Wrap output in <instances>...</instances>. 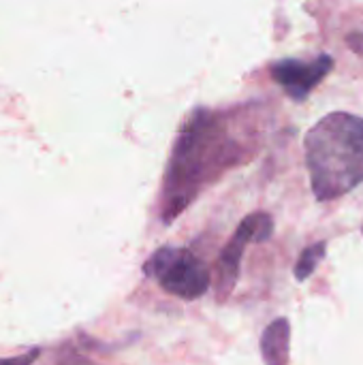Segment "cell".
<instances>
[{
  "mask_svg": "<svg viewBox=\"0 0 363 365\" xmlns=\"http://www.w3.org/2000/svg\"><path fill=\"white\" fill-rule=\"evenodd\" d=\"M306 165L319 201L338 199L363 182V118L336 111L306 135Z\"/></svg>",
  "mask_w": 363,
  "mask_h": 365,
  "instance_id": "7a4b0ae2",
  "label": "cell"
},
{
  "mask_svg": "<svg viewBox=\"0 0 363 365\" xmlns=\"http://www.w3.org/2000/svg\"><path fill=\"white\" fill-rule=\"evenodd\" d=\"M39 357V351H30V353H24L19 357H11V359H0V365H32L34 359Z\"/></svg>",
  "mask_w": 363,
  "mask_h": 365,
  "instance_id": "ba28073f",
  "label": "cell"
},
{
  "mask_svg": "<svg viewBox=\"0 0 363 365\" xmlns=\"http://www.w3.org/2000/svg\"><path fill=\"white\" fill-rule=\"evenodd\" d=\"M323 257H325V244L323 242H319L315 246H308L302 252V257H300V261L295 265V278L297 280H306L310 274H315V269H317V265H319V261Z\"/></svg>",
  "mask_w": 363,
  "mask_h": 365,
  "instance_id": "52a82bcc",
  "label": "cell"
},
{
  "mask_svg": "<svg viewBox=\"0 0 363 365\" xmlns=\"http://www.w3.org/2000/svg\"><path fill=\"white\" fill-rule=\"evenodd\" d=\"M334 58L319 56L317 60H278L272 64V75L278 86L297 103H302L332 71Z\"/></svg>",
  "mask_w": 363,
  "mask_h": 365,
  "instance_id": "5b68a950",
  "label": "cell"
},
{
  "mask_svg": "<svg viewBox=\"0 0 363 365\" xmlns=\"http://www.w3.org/2000/svg\"><path fill=\"white\" fill-rule=\"evenodd\" d=\"M291 325L287 319H276L267 325L261 338V355L265 365H289Z\"/></svg>",
  "mask_w": 363,
  "mask_h": 365,
  "instance_id": "8992f818",
  "label": "cell"
},
{
  "mask_svg": "<svg viewBox=\"0 0 363 365\" xmlns=\"http://www.w3.org/2000/svg\"><path fill=\"white\" fill-rule=\"evenodd\" d=\"M272 231H274V220L270 214L255 212L242 220L235 235L229 240V244L225 246V250L220 252V259H218L216 295L220 299H227L237 282L242 255H244V248L248 246V242H265L272 237Z\"/></svg>",
  "mask_w": 363,
  "mask_h": 365,
  "instance_id": "277c9868",
  "label": "cell"
},
{
  "mask_svg": "<svg viewBox=\"0 0 363 365\" xmlns=\"http://www.w3.org/2000/svg\"><path fill=\"white\" fill-rule=\"evenodd\" d=\"M240 163H244V145L229 133V118L214 111L193 113L167 167L163 220L178 218L210 180Z\"/></svg>",
  "mask_w": 363,
  "mask_h": 365,
  "instance_id": "6da1fadb",
  "label": "cell"
},
{
  "mask_svg": "<svg viewBox=\"0 0 363 365\" xmlns=\"http://www.w3.org/2000/svg\"><path fill=\"white\" fill-rule=\"evenodd\" d=\"M145 276H152L160 287L182 299H199L210 287V269L190 250L160 248L143 265Z\"/></svg>",
  "mask_w": 363,
  "mask_h": 365,
  "instance_id": "3957f363",
  "label": "cell"
}]
</instances>
